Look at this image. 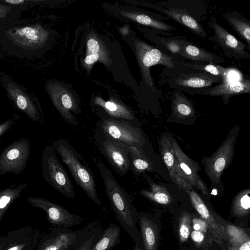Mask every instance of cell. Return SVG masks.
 <instances>
[{"instance_id":"cell-43","label":"cell","mask_w":250,"mask_h":250,"mask_svg":"<svg viewBox=\"0 0 250 250\" xmlns=\"http://www.w3.org/2000/svg\"><path fill=\"white\" fill-rule=\"evenodd\" d=\"M99 58L98 53H91L86 57L84 62L86 64L90 65L95 62Z\"/></svg>"},{"instance_id":"cell-13","label":"cell","mask_w":250,"mask_h":250,"mask_svg":"<svg viewBox=\"0 0 250 250\" xmlns=\"http://www.w3.org/2000/svg\"><path fill=\"white\" fill-rule=\"evenodd\" d=\"M173 134L164 132L158 137L159 150L164 166L168 173L171 181L181 190L185 192L193 188L182 172L177 160L172 151Z\"/></svg>"},{"instance_id":"cell-46","label":"cell","mask_w":250,"mask_h":250,"mask_svg":"<svg viewBox=\"0 0 250 250\" xmlns=\"http://www.w3.org/2000/svg\"></svg>"},{"instance_id":"cell-23","label":"cell","mask_w":250,"mask_h":250,"mask_svg":"<svg viewBox=\"0 0 250 250\" xmlns=\"http://www.w3.org/2000/svg\"><path fill=\"white\" fill-rule=\"evenodd\" d=\"M147 36L158 49L177 59L184 60L183 49L188 41L185 36H164L152 29L149 31Z\"/></svg>"},{"instance_id":"cell-41","label":"cell","mask_w":250,"mask_h":250,"mask_svg":"<svg viewBox=\"0 0 250 250\" xmlns=\"http://www.w3.org/2000/svg\"><path fill=\"white\" fill-rule=\"evenodd\" d=\"M191 236L194 242L199 245L203 242L205 238L204 234L202 232L195 230L192 231Z\"/></svg>"},{"instance_id":"cell-18","label":"cell","mask_w":250,"mask_h":250,"mask_svg":"<svg viewBox=\"0 0 250 250\" xmlns=\"http://www.w3.org/2000/svg\"><path fill=\"white\" fill-rule=\"evenodd\" d=\"M4 236L0 250H36L41 233L36 228L28 226L10 231Z\"/></svg>"},{"instance_id":"cell-27","label":"cell","mask_w":250,"mask_h":250,"mask_svg":"<svg viewBox=\"0 0 250 250\" xmlns=\"http://www.w3.org/2000/svg\"><path fill=\"white\" fill-rule=\"evenodd\" d=\"M222 16L250 47V21L236 11L224 13Z\"/></svg>"},{"instance_id":"cell-7","label":"cell","mask_w":250,"mask_h":250,"mask_svg":"<svg viewBox=\"0 0 250 250\" xmlns=\"http://www.w3.org/2000/svg\"><path fill=\"white\" fill-rule=\"evenodd\" d=\"M41 167L43 178L46 182L66 197H74L73 184L56 156L55 149L49 145H47L42 151Z\"/></svg>"},{"instance_id":"cell-16","label":"cell","mask_w":250,"mask_h":250,"mask_svg":"<svg viewBox=\"0 0 250 250\" xmlns=\"http://www.w3.org/2000/svg\"><path fill=\"white\" fill-rule=\"evenodd\" d=\"M172 151L182 172L191 187L206 196H209V189L198 173L201 170L199 164L183 151L174 137L172 140Z\"/></svg>"},{"instance_id":"cell-33","label":"cell","mask_w":250,"mask_h":250,"mask_svg":"<svg viewBox=\"0 0 250 250\" xmlns=\"http://www.w3.org/2000/svg\"><path fill=\"white\" fill-rule=\"evenodd\" d=\"M250 189H244L234 197L231 205V213L236 217H242L250 212Z\"/></svg>"},{"instance_id":"cell-30","label":"cell","mask_w":250,"mask_h":250,"mask_svg":"<svg viewBox=\"0 0 250 250\" xmlns=\"http://www.w3.org/2000/svg\"><path fill=\"white\" fill-rule=\"evenodd\" d=\"M183 65L195 70L208 73L220 77L224 82L229 81V76L234 68L225 67L218 64H203L190 62L186 60L182 62Z\"/></svg>"},{"instance_id":"cell-38","label":"cell","mask_w":250,"mask_h":250,"mask_svg":"<svg viewBox=\"0 0 250 250\" xmlns=\"http://www.w3.org/2000/svg\"><path fill=\"white\" fill-rule=\"evenodd\" d=\"M192 222L193 228L195 230H198L203 233L206 232L208 229L207 224L203 219L194 218L192 219Z\"/></svg>"},{"instance_id":"cell-17","label":"cell","mask_w":250,"mask_h":250,"mask_svg":"<svg viewBox=\"0 0 250 250\" xmlns=\"http://www.w3.org/2000/svg\"><path fill=\"white\" fill-rule=\"evenodd\" d=\"M202 114L195 109L192 101L181 91L174 90L171 97V113L166 122L191 125Z\"/></svg>"},{"instance_id":"cell-25","label":"cell","mask_w":250,"mask_h":250,"mask_svg":"<svg viewBox=\"0 0 250 250\" xmlns=\"http://www.w3.org/2000/svg\"><path fill=\"white\" fill-rule=\"evenodd\" d=\"M144 250H157L158 232L152 221L143 213L138 215Z\"/></svg>"},{"instance_id":"cell-5","label":"cell","mask_w":250,"mask_h":250,"mask_svg":"<svg viewBox=\"0 0 250 250\" xmlns=\"http://www.w3.org/2000/svg\"><path fill=\"white\" fill-rule=\"evenodd\" d=\"M100 226L99 221L94 220L78 230L53 228L41 234L36 250H77Z\"/></svg>"},{"instance_id":"cell-42","label":"cell","mask_w":250,"mask_h":250,"mask_svg":"<svg viewBox=\"0 0 250 250\" xmlns=\"http://www.w3.org/2000/svg\"><path fill=\"white\" fill-rule=\"evenodd\" d=\"M229 250H250V240L246 241L242 244L236 246H231L229 248Z\"/></svg>"},{"instance_id":"cell-3","label":"cell","mask_w":250,"mask_h":250,"mask_svg":"<svg viewBox=\"0 0 250 250\" xmlns=\"http://www.w3.org/2000/svg\"><path fill=\"white\" fill-rule=\"evenodd\" d=\"M52 146L68 168L75 182L92 201L101 206L102 203L97 194L94 176L83 158L66 140H56Z\"/></svg>"},{"instance_id":"cell-20","label":"cell","mask_w":250,"mask_h":250,"mask_svg":"<svg viewBox=\"0 0 250 250\" xmlns=\"http://www.w3.org/2000/svg\"><path fill=\"white\" fill-rule=\"evenodd\" d=\"M128 146L105 138L102 144L104 155L115 171L121 176L125 175L130 169Z\"/></svg>"},{"instance_id":"cell-1","label":"cell","mask_w":250,"mask_h":250,"mask_svg":"<svg viewBox=\"0 0 250 250\" xmlns=\"http://www.w3.org/2000/svg\"><path fill=\"white\" fill-rule=\"evenodd\" d=\"M48 32L33 20H17L0 28V47L6 54L32 59L45 46Z\"/></svg>"},{"instance_id":"cell-36","label":"cell","mask_w":250,"mask_h":250,"mask_svg":"<svg viewBox=\"0 0 250 250\" xmlns=\"http://www.w3.org/2000/svg\"><path fill=\"white\" fill-rule=\"evenodd\" d=\"M191 216L188 212H183L179 219L178 233L180 241L181 242L186 241L190 235Z\"/></svg>"},{"instance_id":"cell-12","label":"cell","mask_w":250,"mask_h":250,"mask_svg":"<svg viewBox=\"0 0 250 250\" xmlns=\"http://www.w3.org/2000/svg\"><path fill=\"white\" fill-rule=\"evenodd\" d=\"M101 128L105 138L126 146L142 147L146 144L140 129L128 122L108 119L103 121Z\"/></svg>"},{"instance_id":"cell-6","label":"cell","mask_w":250,"mask_h":250,"mask_svg":"<svg viewBox=\"0 0 250 250\" xmlns=\"http://www.w3.org/2000/svg\"><path fill=\"white\" fill-rule=\"evenodd\" d=\"M239 131L240 127L235 125L229 131L218 149L210 156L204 157L201 160L205 172L213 188L223 190L221 175L232 162Z\"/></svg>"},{"instance_id":"cell-2","label":"cell","mask_w":250,"mask_h":250,"mask_svg":"<svg viewBox=\"0 0 250 250\" xmlns=\"http://www.w3.org/2000/svg\"><path fill=\"white\" fill-rule=\"evenodd\" d=\"M97 167L116 220L135 244L143 248L141 236L136 225L138 214L130 196L102 162L97 163Z\"/></svg>"},{"instance_id":"cell-44","label":"cell","mask_w":250,"mask_h":250,"mask_svg":"<svg viewBox=\"0 0 250 250\" xmlns=\"http://www.w3.org/2000/svg\"><path fill=\"white\" fill-rule=\"evenodd\" d=\"M5 241V236L0 237V249L3 246Z\"/></svg>"},{"instance_id":"cell-24","label":"cell","mask_w":250,"mask_h":250,"mask_svg":"<svg viewBox=\"0 0 250 250\" xmlns=\"http://www.w3.org/2000/svg\"><path fill=\"white\" fill-rule=\"evenodd\" d=\"M183 59L195 63L217 64L224 62L223 58L188 41L183 49Z\"/></svg>"},{"instance_id":"cell-15","label":"cell","mask_w":250,"mask_h":250,"mask_svg":"<svg viewBox=\"0 0 250 250\" xmlns=\"http://www.w3.org/2000/svg\"><path fill=\"white\" fill-rule=\"evenodd\" d=\"M144 146H127L129 155L131 157L130 169L136 174L156 172L163 178L169 180L168 173L163 167L161 159L157 154L153 153L150 155L146 153L143 149Z\"/></svg>"},{"instance_id":"cell-21","label":"cell","mask_w":250,"mask_h":250,"mask_svg":"<svg viewBox=\"0 0 250 250\" xmlns=\"http://www.w3.org/2000/svg\"><path fill=\"white\" fill-rule=\"evenodd\" d=\"M152 7L188 28L193 34L202 38H206L207 34L200 21L186 10L179 8L162 6L151 4Z\"/></svg>"},{"instance_id":"cell-40","label":"cell","mask_w":250,"mask_h":250,"mask_svg":"<svg viewBox=\"0 0 250 250\" xmlns=\"http://www.w3.org/2000/svg\"><path fill=\"white\" fill-rule=\"evenodd\" d=\"M88 50L92 53H98L100 49L98 42L94 39H89L87 43Z\"/></svg>"},{"instance_id":"cell-4","label":"cell","mask_w":250,"mask_h":250,"mask_svg":"<svg viewBox=\"0 0 250 250\" xmlns=\"http://www.w3.org/2000/svg\"><path fill=\"white\" fill-rule=\"evenodd\" d=\"M183 61L181 64L173 68H163L160 83L184 92L208 88L224 82L219 77L183 65Z\"/></svg>"},{"instance_id":"cell-14","label":"cell","mask_w":250,"mask_h":250,"mask_svg":"<svg viewBox=\"0 0 250 250\" xmlns=\"http://www.w3.org/2000/svg\"><path fill=\"white\" fill-rule=\"evenodd\" d=\"M27 202L34 207L42 209L52 227L68 228L80 224L83 220L79 215L71 213L63 207L42 197H29Z\"/></svg>"},{"instance_id":"cell-11","label":"cell","mask_w":250,"mask_h":250,"mask_svg":"<svg viewBox=\"0 0 250 250\" xmlns=\"http://www.w3.org/2000/svg\"><path fill=\"white\" fill-rule=\"evenodd\" d=\"M208 24L214 33L208 39L215 42L227 57L237 60L250 58V53L246 50L250 48L222 26L215 17H211Z\"/></svg>"},{"instance_id":"cell-9","label":"cell","mask_w":250,"mask_h":250,"mask_svg":"<svg viewBox=\"0 0 250 250\" xmlns=\"http://www.w3.org/2000/svg\"><path fill=\"white\" fill-rule=\"evenodd\" d=\"M31 154L30 143L21 138L7 146L0 155V175L13 173L18 175L25 169Z\"/></svg>"},{"instance_id":"cell-19","label":"cell","mask_w":250,"mask_h":250,"mask_svg":"<svg viewBox=\"0 0 250 250\" xmlns=\"http://www.w3.org/2000/svg\"><path fill=\"white\" fill-rule=\"evenodd\" d=\"M189 94H199L206 96H221L224 104H227L231 97L241 94L250 93V81L241 79L235 81H226L213 86L184 91Z\"/></svg>"},{"instance_id":"cell-22","label":"cell","mask_w":250,"mask_h":250,"mask_svg":"<svg viewBox=\"0 0 250 250\" xmlns=\"http://www.w3.org/2000/svg\"><path fill=\"white\" fill-rule=\"evenodd\" d=\"M186 192L188 194L194 208L207 224L214 240L218 244L222 246L223 240L226 238L225 229L216 223L203 198L194 188Z\"/></svg>"},{"instance_id":"cell-37","label":"cell","mask_w":250,"mask_h":250,"mask_svg":"<svg viewBox=\"0 0 250 250\" xmlns=\"http://www.w3.org/2000/svg\"><path fill=\"white\" fill-rule=\"evenodd\" d=\"M102 232L103 230L100 226L77 250H90Z\"/></svg>"},{"instance_id":"cell-28","label":"cell","mask_w":250,"mask_h":250,"mask_svg":"<svg viewBox=\"0 0 250 250\" xmlns=\"http://www.w3.org/2000/svg\"><path fill=\"white\" fill-rule=\"evenodd\" d=\"M186 2L188 7L184 6L177 0L158 2V4L162 6L183 9L200 21L206 20L207 18V6L203 3V1L198 0H186Z\"/></svg>"},{"instance_id":"cell-26","label":"cell","mask_w":250,"mask_h":250,"mask_svg":"<svg viewBox=\"0 0 250 250\" xmlns=\"http://www.w3.org/2000/svg\"><path fill=\"white\" fill-rule=\"evenodd\" d=\"M121 237V227L111 223L103 231L90 250H111L120 243Z\"/></svg>"},{"instance_id":"cell-34","label":"cell","mask_w":250,"mask_h":250,"mask_svg":"<svg viewBox=\"0 0 250 250\" xmlns=\"http://www.w3.org/2000/svg\"><path fill=\"white\" fill-rule=\"evenodd\" d=\"M27 7L26 5H8L0 0V28L6 24L19 20L22 13Z\"/></svg>"},{"instance_id":"cell-29","label":"cell","mask_w":250,"mask_h":250,"mask_svg":"<svg viewBox=\"0 0 250 250\" xmlns=\"http://www.w3.org/2000/svg\"><path fill=\"white\" fill-rule=\"evenodd\" d=\"M150 190L142 189L140 194L154 202L168 205L172 202V198L168 190L162 185L155 183L149 176H146Z\"/></svg>"},{"instance_id":"cell-10","label":"cell","mask_w":250,"mask_h":250,"mask_svg":"<svg viewBox=\"0 0 250 250\" xmlns=\"http://www.w3.org/2000/svg\"><path fill=\"white\" fill-rule=\"evenodd\" d=\"M0 81L16 108L31 120L40 121L41 114L33 97L16 81L1 72L0 73Z\"/></svg>"},{"instance_id":"cell-35","label":"cell","mask_w":250,"mask_h":250,"mask_svg":"<svg viewBox=\"0 0 250 250\" xmlns=\"http://www.w3.org/2000/svg\"><path fill=\"white\" fill-rule=\"evenodd\" d=\"M225 229L226 238L231 246H238L250 240V236L242 229L231 225H228Z\"/></svg>"},{"instance_id":"cell-39","label":"cell","mask_w":250,"mask_h":250,"mask_svg":"<svg viewBox=\"0 0 250 250\" xmlns=\"http://www.w3.org/2000/svg\"><path fill=\"white\" fill-rule=\"evenodd\" d=\"M13 124V120L9 119L0 124V138L11 127Z\"/></svg>"},{"instance_id":"cell-45","label":"cell","mask_w":250,"mask_h":250,"mask_svg":"<svg viewBox=\"0 0 250 250\" xmlns=\"http://www.w3.org/2000/svg\"><path fill=\"white\" fill-rule=\"evenodd\" d=\"M133 250H144L143 248L139 247L136 244H135Z\"/></svg>"},{"instance_id":"cell-31","label":"cell","mask_w":250,"mask_h":250,"mask_svg":"<svg viewBox=\"0 0 250 250\" xmlns=\"http://www.w3.org/2000/svg\"><path fill=\"white\" fill-rule=\"evenodd\" d=\"M29 183L19 184L14 188L0 189V222L6 211L13 202L20 197Z\"/></svg>"},{"instance_id":"cell-32","label":"cell","mask_w":250,"mask_h":250,"mask_svg":"<svg viewBox=\"0 0 250 250\" xmlns=\"http://www.w3.org/2000/svg\"><path fill=\"white\" fill-rule=\"evenodd\" d=\"M95 103L102 106L111 116L125 119L134 120L135 117L132 112L123 104L114 101H104L98 98Z\"/></svg>"},{"instance_id":"cell-8","label":"cell","mask_w":250,"mask_h":250,"mask_svg":"<svg viewBox=\"0 0 250 250\" xmlns=\"http://www.w3.org/2000/svg\"><path fill=\"white\" fill-rule=\"evenodd\" d=\"M138 54L146 83L155 93L157 91L160 93L161 92L155 87L149 68L160 64L166 68L172 69L181 64L182 60H184L173 57L155 46L143 42H139Z\"/></svg>"}]
</instances>
